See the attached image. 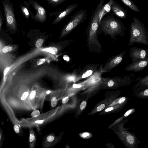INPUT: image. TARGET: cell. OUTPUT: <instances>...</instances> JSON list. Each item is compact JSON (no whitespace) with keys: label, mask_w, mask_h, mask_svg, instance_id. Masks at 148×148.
Segmentation results:
<instances>
[{"label":"cell","mask_w":148,"mask_h":148,"mask_svg":"<svg viewBox=\"0 0 148 148\" xmlns=\"http://www.w3.org/2000/svg\"><path fill=\"white\" fill-rule=\"evenodd\" d=\"M50 93V91H49V90H48L46 92V93L47 94H49V93Z\"/></svg>","instance_id":"obj_42"},{"label":"cell","mask_w":148,"mask_h":148,"mask_svg":"<svg viewBox=\"0 0 148 148\" xmlns=\"http://www.w3.org/2000/svg\"><path fill=\"white\" fill-rule=\"evenodd\" d=\"M66 0H46L48 4L56 6L64 2Z\"/></svg>","instance_id":"obj_14"},{"label":"cell","mask_w":148,"mask_h":148,"mask_svg":"<svg viewBox=\"0 0 148 148\" xmlns=\"http://www.w3.org/2000/svg\"><path fill=\"white\" fill-rule=\"evenodd\" d=\"M89 134L88 133H84L82 135L84 137H86L89 136Z\"/></svg>","instance_id":"obj_39"},{"label":"cell","mask_w":148,"mask_h":148,"mask_svg":"<svg viewBox=\"0 0 148 148\" xmlns=\"http://www.w3.org/2000/svg\"><path fill=\"white\" fill-rule=\"evenodd\" d=\"M1 135H0V139H1Z\"/></svg>","instance_id":"obj_43"},{"label":"cell","mask_w":148,"mask_h":148,"mask_svg":"<svg viewBox=\"0 0 148 148\" xmlns=\"http://www.w3.org/2000/svg\"><path fill=\"white\" fill-rule=\"evenodd\" d=\"M125 51H123L119 54L110 57L108 60L103 67L101 64L99 68L100 71L103 73L110 72L113 68L119 65L123 60Z\"/></svg>","instance_id":"obj_4"},{"label":"cell","mask_w":148,"mask_h":148,"mask_svg":"<svg viewBox=\"0 0 148 148\" xmlns=\"http://www.w3.org/2000/svg\"><path fill=\"white\" fill-rule=\"evenodd\" d=\"M29 1L36 11L35 20L40 22H45L47 19L45 10L37 1L33 0H30Z\"/></svg>","instance_id":"obj_8"},{"label":"cell","mask_w":148,"mask_h":148,"mask_svg":"<svg viewBox=\"0 0 148 148\" xmlns=\"http://www.w3.org/2000/svg\"><path fill=\"white\" fill-rule=\"evenodd\" d=\"M148 65V58L132 62L127 65L125 70L128 71L139 72L145 68Z\"/></svg>","instance_id":"obj_7"},{"label":"cell","mask_w":148,"mask_h":148,"mask_svg":"<svg viewBox=\"0 0 148 148\" xmlns=\"http://www.w3.org/2000/svg\"><path fill=\"white\" fill-rule=\"evenodd\" d=\"M144 94L145 96H148V89H146L144 92Z\"/></svg>","instance_id":"obj_37"},{"label":"cell","mask_w":148,"mask_h":148,"mask_svg":"<svg viewBox=\"0 0 148 148\" xmlns=\"http://www.w3.org/2000/svg\"><path fill=\"white\" fill-rule=\"evenodd\" d=\"M86 106V102L85 101H84L81 103L80 108L81 110H83L85 109Z\"/></svg>","instance_id":"obj_22"},{"label":"cell","mask_w":148,"mask_h":148,"mask_svg":"<svg viewBox=\"0 0 148 148\" xmlns=\"http://www.w3.org/2000/svg\"><path fill=\"white\" fill-rule=\"evenodd\" d=\"M14 130L15 132L17 133H18L19 132V130L18 127L17 125H15L14 126Z\"/></svg>","instance_id":"obj_30"},{"label":"cell","mask_w":148,"mask_h":148,"mask_svg":"<svg viewBox=\"0 0 148 148\" xmlns=\"http://www.w3.org/2000/svg\"><path fill=\"white\" fill-rule=\"evenodd\" d=\"M45 61V59H42L39 60V61L37 62V64L38 65H40L44 63Z\"/></svg>","instance_id":"obj_28"},{"label":"cell","mask_w":148,"mask_h":148,"mask_svg":"<svg viewBox=\"0 0 148 148\" xmlns=\"http://www.w3.org/2000/svg\"><path fill=\"white\" fill-rule=\"evenodd\" d=\"M125 97H123L121 98L119 101V103L121 104L123 103L125 100Z\"/></svg>","instance_id":"obj_31"},{"label":"cell","mask_w":148,"mask_h":148,"mask_svg":"<svg viewBox=\"0 0 148 148\" xmlns=\"http://www.w3.org/2000/svg\"><path fill=\"white\" fill-rule=\"evenodd\" d=\"M2 18L1 16V15L0 13V28L1 27V23H2Z\"/></svg>","instance_id":"obj_40"},{"label":"cell","mask_w":148,"mask_h":148,"mask_svg":"<svg viewBox=\"0 0 148 148\" xmlns=\"http://www.w3.org/2000/svg\"><path fill=\"white\" fill-rule=\"evenodd\" d=\"M86 10H81L72 16L71 19L64 28L62 33H66L70 32L86 20Z\"/></svg>","instance_id":"obj_3"},{"label":"cell","mask_w":148,"mask_h":148,"mask_svg":"<svg viewBox=\"0 0 148 148\" xmlns=\"http://www.w3.org/2000/svg\"><path fill=\"white\" fill-rule=\"evenodd\" d=\"M36 94V92L34 90L32 91L31 92L30 95L29 97L31 99H34L35 97Z\"/></svg>","instance_id":"obj_25"},{"label":"cell","mask_w":148,"mask_h":148,"mask_svg":"<svg viewBox=\"0 0 148 148\" xmlns=\"http://www.w3.org/2000/svg\"><path fill=\"white\" fill-rule=\"evenodd\" d=\"M132 111V110H130L125 113V114L124 115V116L126 117L129 114H130V113Z\"/></svg>","instance_id":"obj_34"},{"label":"cell","mask_w":148,"mask_h":148,"mask_svg":"<svg viewBox=\"0 0 148 148\" xmlns=\"http://www.w3.org/2000/svg\"><path fill=\"white\" fill-rule=\"evenodd\" d=\"M111 10L113 14L120 18L125 19L127 18V11L114 1L112 5Z\"/></svg>","instance_id":"obj_11"},{"label":"cell","mask_w":148,"mask_h":148,"mask_svg":"<svg viewBox=\"0 0 148 148\" xmlns=\"http://www.w3.org/2000/svg\"><path fill=\"white\" fill-rule=\"evenodd\" d=\"M114 1V0H110L107 3L103 5L99 13L100 22L105 15L110 12L112 5Z\"/></svg>","instance_id":"obj_12"},{"label":"cell","mask_w":148,"mask_h":148,"mask_svg":"<svg viewBox=\"0 0 148 148\" xmlns=\"http://www.w3.org/2000/svg\"><path fill=\"white\" fill-rule=\"evenodd\" d=\"M69 98L68 97L63 98L62 100V102L63 104H65L66 103L69 101Z\"/></svg>","instance_id":"obj_29"},{"label":"cell","mask_w":148,"mask_h":148,"mask_svg":"<svg viewBox=\"0 0 148 148\" xmlns=\"http://www.w3.org/2000/svg\"><path fill=\"white\" fill-rule=\"evenodd\" d=\"M129 55L132 62L148 58V49L134 47L130 49Z\"/></svg>","instance_id":"obj_6"},{"label":"cell","mask_w":148,"mask_h":148,"mask_svg":"<svg viewBox=\"0 0 148 148\" xmlns=\"http://www.w3.org/2000/svg\"><path fill=\"white\" fill-rule=\"evenodd\" d=\"M126 140L127 142L130 144H133L134 142V138L132 135L127 136L126 138Z\"/></svg>","instance_id":"obj_17"},{"label":"cell","mask_w":148,"mask_h":148,"mask_svg":"<svg viewBox=\"0 0 148 148\" xmlns=\"http://www.w3.org/2000/svg\"><path fill=\"white\" fill-rule=\"evenodd\" d=\"M12 48L11 47L5 46L3 49L2 51L3 53H6L12 50Z\"/></svg>","instance_id":"obj_20"},{"label":"cell","mask_w":148,"mask_h":148,"mask_svg":"<svg viewBox=\"0 0 148 148\" xmlns=\"http://www.w3.org/2000/svg\"><path fill=\"white\" fill-rule=\"evenodd\" d=\"M43 43V40L42 39L40 38L38 39L36 42L35 44L36 46L38 48L41 47Z\"/></svg>","instance_id":"obj_19"},{"label":"cell","mask_w":148,"mask_h":148,"mask_svg":"<svg viewBox=\"0 0 148 148\" xmlns=\"http://www.w3.org/2000/svg\"><path fill=\"white\" fill-rule=\"evenodd\" d=\"M45 50L53 54H56L58 52L57 49L54 47H50L48 48L44 49Z\"/></svg>","instance_id":"obj_15"},{"label":"cell","mask_w":148,"mask_h":148,"mask_svg":"<svg viewBox=\"0 0 148 148\" xmlns=\"http://www.w3.org/2000/svg\"><path fill=\"white\" fill-rule=\"evenodd\" d=\"M113 109V108L112 107H111L106 109L105 111L106 112H109L112 110Z\"/></svg>","instance_id":"obj_35"},{"label":"cell","mask_w":148,"mask_h":148,"mask_svg":"<svg viewBox=\"0 0 148 148\" xmlns=\"http://www.w3.org/2000/svg\"><path fill=\"white\" fill-rule=\"evenodd\" d=\"M136 76V75L131 73L128 75L117 76L113 77L101 78V81L104 84H106L109 87H112L116 84L127 83L132 81Z\"/></svg>","instance_id":"obj_5"},{"label":"cell","mask_w":148,"mask_h":148,"mask_svg":"<svg viewBox=\"0 0 148 148\" xmlns=\"http://www.w3.org/2000/svg\"><path fill=\"white\" fill-rule=\"evenodd\" d=\"M82 86V85L80 84H74L73 85V87L74 88H79Z\"/></svg>","instance_id":"obj_32"},{"label":"cell","mask_w":148,"mask_h":148,"mask_svg":"<svg viewBox=\"0 0 148 148\" xmlns=\"http://www.w3.org/2000/svg\"><path fill=\"white\" fill-rule=\"evenodd\" d=\"M58 103V100L55 97H53L51 100V105L53 107H55Z\"/></svg>","instance_id":"obj_18"},{"label":"cell","mask_w":148,"mask_h":148,"mask_svg":"<svg viewBox=\"0 0 148 148\" xmlns=\"http://www.w3.org/2000/svg\"><path fill=\"white\" fill-rule=\"evenodd\" d=\"M130 37L128 45L134 43L148 45V30L139 19L134 17L129 27Z\"/></svg>","instance_id":"obj_2"},{"label":"cell","mask_w":148,"mask_h":148,"mask_svg":"<svg viewBox=\"0 0 148 148\" xmlns=\"http://www.w3.org/2000/svg\"><path fill=\"white\" fill-rule=\"evenodd\" d=\"M3 6L7 24L12 28H15L16 22L12 7L7 4H5Z\"/></svg>","instance_id":"obj_9"},{"label":"cell","mask_w":148,"mask_h":148,"mask_svg":"<svg viewBox=\"0 0 148 148\" xmlns=\"http://www.w3.org/2000/svg\"><path fill=\"white\" fill-rule=\"evenodd\" d=\"M40 114V112L39 110L34 111L31 113V116L33 117H36Z\"/></svg>","instance_id":"obj_21"},{"label":"cell","mask_w":148,"mask_h":148,"mask_svg":"<svg viewBox=\"0 0 148 148\" xmlns=\"http://www.w3.org/2000/svg\"><path fill=\"white\" fill-rule=\"evenodd\" d=\"M63 59L64 60L68 61L69 60V58L66 56H65L63 57Z\"/></svg>","instance_id":"obj_36"},{"label":"cell","mask_w":148,"mask_h":148,"mask_svg":"<svg viewBox=\"0 0 148 148\" xmlns=\"http://www.w3.org/2000/svg\"><path fill=\"white\" fill-rule=\"evenodd\" d=\"M54 139V137L52 136H47V140L48 142H51L53 141Z\"/></svg>","instance_id":"obj_26"},{"label":"cell","mask_w":148,"mask_h":148,"mask_svg":"<svg viewBox=\"0 0 148 148\" xmlns=\"http://www.w3.org/2000/svg\"><path fill=\"white\" fill-rule=\"evenodd\" d=\"M125 5L132 10L137 12L140 11L132 0H121Z\"/></svg>","instance_id":"obj_13"},{"label":"cell","mask_w":148,"mask_h":148,"mask_svg":"<svg viewBox=\"0 0 148 148\" xmlns=\"http://www.w3.org/2000/svg\"><path fill=\"white\" fill-rule=\"evenodd\" d=\"M44 120H38L35 121V123H42L43 121Z\"/></svg>","instance_id":"obj_38"},{"label":"cell","mask_w":148,"mask_h":148,"mask_svg":"<svg viewBox=\"0 0 148 148\" xmlns=\"http://www.w3.org/2000/svg\"><path fill=\"white\" fill-rule=\"evenodd\" d=\"M10 69L9 67L6 68L3 71V74L4 76H5L6 74L7 73L8 71Z\"/></svg>","instance_id":"obj_33"},{"label":"cell","mask_w":148,"mask_h":148,"mask_svg":"<svg viewBox=\"0 0 148 148\" xmlns=\"http://www.w3.org/2000/svg\"><path fill=\"white\" fill-rule=\"evenodd\" d=\"M29 141L30 142H32L33 140H35V137L34 135L31 134L29 136Z\"/></svg>","instance_id":"obj_27"},{"label":"cell","mask_w":148,"mask_h":148,"mask_svg":"<svg viewBox=\"0 0 148 148\" xmlns=\"http://www.w3.org/2000/svg\"><path fill=\"white\" fill-rule=\"evenodd\" d=\"M78 4L74 3L68 5L63 11L59 12V13L54 19L52 24H56L63 19L69 14L77 6Z\"/></svg>","instance_id":"obj_10"},{"label":"cell","mask_w":148,"mask_h":148,"mask_svg":"<svg viewBox=\"0 0 148 148\" xmlns=\"http://www.w3.org/2000/svg\"><path fill=\"white\" fill-rule=\"evenodd\" d=\"M74 79V77H69V80L70 81H72Z\"/></svg>","instance_id":"obj_41"},{"label":"cell","mask_w":148,"mask_h":148,"mask_svg":"<svg viewBox=\"0 0 148 148\" xmlns=\"http://www.w3.org/2000/svg\"><path fill=\"white\" fill-rule=\"evenodd\" d=\"M105 107V105L104 104H101L99 106L97 109V111H100L103 110Z\"/></svg>","instance_id":"obj_24"},{"label":"cell","mask_w":148,"mask_h":148,"mask_svg":"<svg viewBox=\"0 0 148 148\" xmlns=\"http://www.w3.org/2000/svg\"><path fill=\"white\" fill-rule=\"evenodd\" d=\"M28 92H26L22 95L21 97V99L22 100H24L25 99L28 95Z\"/></svg>","instance_id":"obj_23"},{"label":"cell","mask_w":148,"mask_h":148,"mask_svg":"<svg viewBox=\"0 0 148 148\" xmlns=\"http://www.w3.org/2000/svg\"><path fill=\"white\" fill-rule=\"evenodd\" d=\"M22 10L25 17L28 19L29 17V13L27 8L23 6L22 8Z\"/></svg>","instance_id":"obj_16"},{"label":"cell","mask_w":148,"mask_h":148,"mask_svg":"<svg viewBox=\"0 0 148 148\" xmlns=\"http://www.w3.org/2000/svg\"><path fill=\"white\" fill-rule=\"evenodd\" d=\"M126 29L120 19L113 15L103 17L100 21L99 34L103 33L105 36H108L116 40L118 35L123 37Z\"/></svg>","instance_id":"obj_1"}]
</instances>
